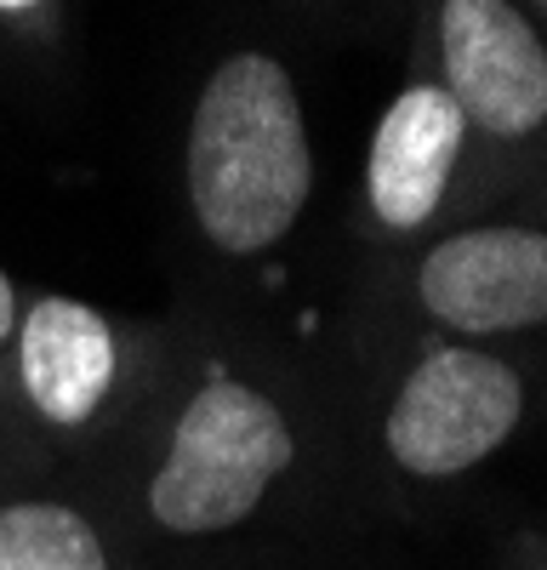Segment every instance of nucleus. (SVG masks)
<instances>
[{"instance_id":"20e7f679","label":"nucleus","mask_w":547,"mask_h":570,"mask_svg":"<svg viewBox=\"0 0 547 570\" xmlns=\"http://www.w3.org/2000/svg\"><path fill=\"white\" fill-rule=\"evenodd\" d=\"M445 75L463 120L496 137L547 120V52L508 0H445Z\"/></svg>"},{"instance_id":"f257e3e1","label":"nucleus","mask_w":547,"mask_h":570,"mask_svg":"<svg viewBox=\"0 0 547 570\" xmlns=\"http://www.w3.org/2000/svg\"><path fill=\"white\" fill-rule=\"evenodd\" d=\"M314 183L308 131L291 75L262 58H228L189 131V195L222 252H262L297 223Z\"/></svg>"},{"instance_id":"9d476101","label":"nucleus","mask_w":547,"mask_h":570,"mask_svg":"<svg viewBox=\"0 0 547 570\" xmlns=\"http://www.w3.org/2000/svg\"><path fill=\"white\" fill-rule=\"evenodd\" d=\"M0 7H34V0H0Z\"/></svg>"},{"instance_id":"f03ea898","label":"nucleus","mask_w":547,"mask_h":570,"mask_svg":"<svg viewBox=\"0 0 547 570\" xmlns=\"http://www.w3.org/2000/svg\"><path fill=\"white\" fill-rule=\"evenodd\" d=\"M291 462L280 411L240 383H211L177 416L171 456L149 485V508L171 531H228L262 502Z\"/></svg>"},{"instance_id":"7ed1b4c3","label":"nucleus","mask_w":547,"mask_h":570,"mask_svg":"<svg viewBox=\"0 0 547 570\" xmlns=\"http://www.w3.org/2000/svg\"><path fill=\"white\" fill-rule=\"evenodd\" d=\"M519 400V376L501 360L445 348L399 389L388 411V451L410 473H463L514 434Z\"/></svg>"},{"instance_id":"0eeeda50","label":"nucleus","mask_w":547,"mask_h":570,"mask_svg":"<svg viewBox=\"0 0 547 570\" xmlns=\"http://www.w3.org/2000/svg\"><path fill=\"white\" fill-rule=\"evenodd\" d=\"M115 337L103 314L74 297H46L23 320V389L52 422H86L109 394Z\"/></svg>"},{"instance_id":"9b49d317","label":"nucleus","mask_w":547,"mask_h":570,"mask_svg":"<svg viewBox=\"0 0 547 570\" xmlns=\"http://www.w3.org/2000/svg\"><path fill=\"white\" fill-rule=\"evenodd\" d=\"M541 7H547V0H541Z\"/></svg>"},{"instance_id":"6e6552de","label":"nucleus","mask_w":547,"mask_h":570,"mask_svg":"<svg viewBox=\"0 0 547 570\" xmlns=\"http://www.w3.org/2000/svg\"><path fill=\"white\" fill-rule=\"evenodd\" d=\"M0 570H109V559L74 508L12 502L0 508Z\"/></svg>"},{"instance_id":"39448f33","label":"nucleus","mask_w":547,"mask_h":570,"mask_svg":"<svg viewBox=\"0 0 547 570\" xmlns=\"http://www.w3.org/2000/svg\"><path fill=\"white\" fill-rule=\"evenodd\" d=\"M422 303L463 331H514L547 320V234L474 228L422 263Z\"/></svg>"},{"instance_id":"1a4fd4ad","label":"nucleus","mask_w":547,"mask_h":570,"mask_svg":"<svg viewBox=\"0 0 547 570\" xmlns=\"http://www.w3.org/2000/svg\"><path fill=\"white\" fill-rule=\"evenodd\" d=\"M7 331H12V279L0 268V343H7Z\"/></svg>"},{"instance_id":"423d86ee","label":"nucleus","mask_w":547,"mask_h":570,"mask_svg":"<svg viewBox=\"0 0 547 570\" xmlns=\"http://www.w3.org/2000/svg\"><path fill=\"white\" fill-rule=\"evenodd\" d=\"M463 109L445 86H410L382 115L371 142V206L394 228H417L434 217L456 149H463Z\"/></svg>"}]
</instances>
